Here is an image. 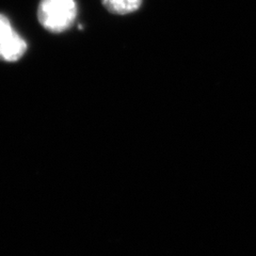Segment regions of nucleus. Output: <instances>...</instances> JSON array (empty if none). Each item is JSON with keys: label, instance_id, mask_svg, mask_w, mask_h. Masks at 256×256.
<instances>
[{"label": "nucleus", "instance_id": "f03ea898", "mask_svg": "<svg viewBox=\"0 0 256 256\" xmlns=\"http://www.w3.org/2000/svg\"><path fill=\"white\" fill-rule=\"evenodd\" d=\"M27 50V42L12 26L6 15L0 14V60L15 62Z\"/></svg>", "mask_w": 256, "mask_h": 256}, {"label": "nucleus", "instance_id": "f257e3e1", "mask_svg": "<svg viewBox=\"0 0 256 256\" xmlns=\"http://www.w3.org/2000/svg\"><path fill=\"white\" fill-rule=\"evenodd\" d=\"M77 18L75 0H41L38 18L41 25L52 34L70 29Z\"/></svg>", "mask_w": 256, "mask_h": 256}, {"label": "nucleus", "instance_id": "7ed1b4c3", "mask_svg": "<svg viewBox=\"0 0 256 256\" xmlns=\"http://www.w3.org/2000/svg\"><path fill=\"white\" fill-rule=\"evenodd\" d=\"M102 2L110 13L125 15L137 11L142 0H102Z\"/></svg>", "mask_w": 256, "mask_h": 256}]
</instances>
